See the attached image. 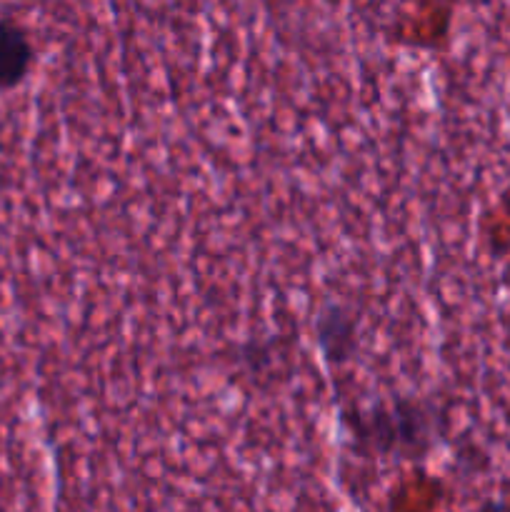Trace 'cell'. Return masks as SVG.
<instances>
[{
    "mask_svg": "<svg viewBox=\"0 0 510 512\" xmlns=\"http://www.w3.org/2000/svg\"><path fill=\"white\" fill-rule=\"evenodd\" d=\"M33 65L28 33L13 20H0V90L18 88Z\"/></svg>",
    "mask_w": 510,
    "mask_h": 512,
    "instance_id": "obj_3",
    "label": "cell"
},
{
    "mask_svg": "<svg viewBox=\"0 0 510 512\" xmlns=\"http://www.w3.org/2000/svg\"><path fill=\"white\" fill-rule=\"evenodd\" d=\"M348 428L360 448L415 460L435 448V440L443 430V415L438 405L430 400H373V403L350 410Z\"/></svg>",
    "mask_w": 510,
    "mask_h": 512,
    "instance_id": "obj_1",
    "label": "cell"
},
{
    "mask_svg": "<svg viewBox=\"0 0 510 512\" xmlns=\"http://www.w3.org/2000/svg\"><path fill=\"white\" fill-rule=\"evenodd\" d=\"M315 340L328 363H348L358 350V318L343 305H328L315 320Z\"/></svg>",
    "mask_w": 510,
    "mask_h": 512,
    "instance_id": "obj_2",
    "label": "cell"
}]
</instances>
